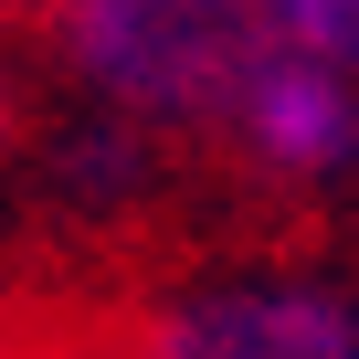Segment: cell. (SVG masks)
<instances>
[{"label": "cell", "mask_w": 359, "mask_h": 359, "mask_svg": "<svg viewBox=\"0 0 359 359\" xmlns=\"http://www.w3.org/2000/svg\"><path fill=\"white\" fill-rule=\"evenodd\" d=\"M0 22L53 106L137 127L201 180L222 158L243 85L275 53L264 0H0Z\"/></svg>", "instance_id": "obj_1"}, {"label": "cell", "mask_w": 359, "mask_h": 359, "mask_svg": "<svg viewBox=\"0 0 359 359\" xmlns=\"http://www.w3.org/2000/svg\"><path fill=\"white\" fill-rule=\"evenodd\" d=\"M53 359H359V264L296 233L137 254Z\"/></svg>", "instance_id": "obj_2"}, {"label": "cell", "mask_w": 359, "mask_h": 359, "mask_svg": "<svg viewBox=\"0 0 359 359\" xmlns=\"http://www.w3.org/2000/svg\"><path fill=\"white\" fill-rule=\"evenodd\" d=\"M212 180L275 201V212H317L338 191H359V74L317 64V53H264V74L243 85Z\"/></svg>", "instance_id": "obj_3"}, {"label": "cell", "mask_w": 359, "mask_h": 359, "mask_svg": "<svg viewBox=\"0 0 359 359\" xmlns=\"http://www.w3.org/2000/svg\"><path fill=\"white\" fill-rule=\"evenodd\" d=\"M32 148H43V74L22 64L11 22H0V233L22 222V180H32Z\"/></svg>", "instance_id": "obj_4"}, {"label": "cell", "mask_w": 359, "mask_h": 359, "mask_svg": "<svg viewBox=\"0 0 359 359\" xmlns=\"http://www.w3.org/2000/svg\"><path fill=\"white\" fill-rule=\"evenodd\" d=\"M264 22L285 53H317L338 74H359V0H264Z\"/></svg>", "instance_id": "obj_5"}]
</instances>
